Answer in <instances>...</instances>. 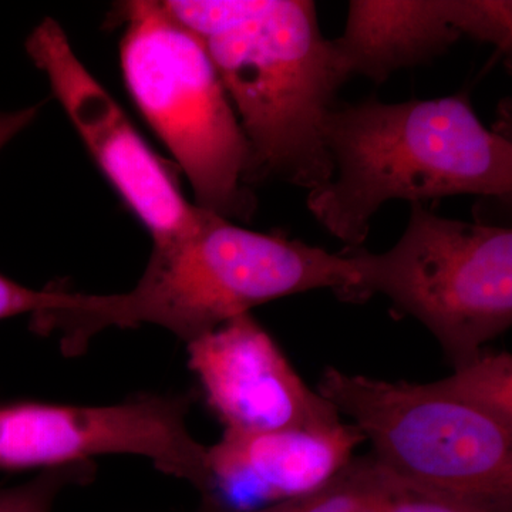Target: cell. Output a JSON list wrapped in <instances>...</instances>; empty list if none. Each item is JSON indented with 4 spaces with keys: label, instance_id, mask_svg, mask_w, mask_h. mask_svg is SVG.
I'll list each match as a JSON object with an SVG mask.
<instances>
[{
    "label": "cell",
    "instance_id": "1",
    "mask_svg": "<svg viewBox=\"0 0 512 512\" xmlns=\"http://www.w3.org/2000/svg\"><path fill=\"white\" fill-rule=\"evenodd\" d=\"M200 39L251 148L248 184L318 190L332 180L325 124L345 84L306 0H168Z\"/></svg>",
    "mask_w": 512,
    "mask_h": 512
},
{
    "label": "cell",
    "instance_id": "2",
    "mask_svg": "<svg viewBox=\"0 0 512 512\" xmlns=\"http://www.w3.org/2000/svg\"><path fill=\"white\" fill-rule=\"evenodd\" d=\"M325 146L332 180L309 192L308 208L349 248L366 241L370 221L387 201L511 195V141L485 127L463 94L336 103Z\"/></svg>",
    "mask_w": 512,
    "mask_h": 512
},
{
    "label": "cell",
    "instance_id": "3",
    "mask_svg": "<svg viewBox=\"0 0 512 512\" xmlns=\"http://www.w3.org/2000/svg\"><path fill=\"white\" fill-rule=\"evenodd\" d=\"M357 282L350 251L332 254L298 239L238 227L211 212L195 234L153 249L131 291L83 293L72 311L46 316L43 332H62L69 355L111 326H160L188 343L285 296L330 289L349 301Z\"/></svg>",
    "mask_w": 512,
    "mask_h": 512
},
{
    "label": "cell",
    "instance_id": "4",
    "mask_svg": "<svg viewBox=\"0 0 512 512\" xmlns=\"http://www.w3.org/2000/svg\"><path fill=\"white\" fill-rule=\"evenodd\" d=\"M316 390L393 476L487 512H512V423L477 406L450 377L389 382L326 367Z\"/></svg>",
    "mask_w": 512,
    "mask_h": 512
},
{
    "label": "cell",
    "instance_id": "5",
    "mask_svg": "<svg viewBox=\"0 0 512 512\" xmlns=\"http://www.w3.org/2000/svg\"><path fill=\"white\" fill-rule=\"evenodd\" d=\"M121 69L134 103L184 171L197 207L248 220L251 148L200 39L163 2L123 6Z\"/></svg>",
    "mask_w": 512,
    "mask_h": 512
},
{
    "label": "cell",
    "instance_id": "6",
    "mask_svg": "<svg viewBox=\"0 0 512 512\" xmlns=\"http://www.w3.org/2000/svg\"><path fill=\"white\" fill-rule=\"evenodd\" d=\"M349 251L359 274L349 301L386 296L429 330L453 367L511 328V228L450 220L414 202L393 248Z\"/></svg>",
    "mask_w": 512,
    "mask_h": 512
},
{
    "label": "cell",
    "instance_id": "7",
    "mask_svg": "<svg viewBox=\"0 0 512 512\" xmlns=\"http://www.w3.org/2000/svg\"><path fill=\"white\" fill-rule=\"evenodd\" d=\"M190 404L174 394H141L109 406L0 404V468L45 471L130 454L187 481L205 498L208 447L188 429Z\"/></svg>",
    "mask_w": 512,
    "mask_h": 512
},
{
    "label": "cell",
    "instance_id": "8",
    "mask_svg": "<svg viewBox=\"0 0 512 512\" xmlns=\"http://www.w3.org/2000/svg\"><path fill=\"white\" fill-rule=\"evenodd\" d=\"M26 50L100 170L150 232L153 249L195 234L211 211L185 200L170 167L77 57L59 23L43 20L26 40Z\"/></svg>",
    "mask_w": 512,
    "mask_h": 512
},
{
    "label": "cell",
    "instance_id": "9",
    "mask_svg": "<svg viewBox=\"0 0 512 512\" xmlns=\"http://www.w3.org/2000/svg\"><path fill=\"white\" fill-rule=\"evenodd\" d=\"M187 355L224 431L259 433L342 420L251 313L191 340Z\"/></svg>",
    "mask_w": 512,
    "mask_h": 512
},
{
    "label": "cell",
    "instance_id": "10",
    "mask_svg": "<svg viewBox=\"0 0 512 512\" xmlns=\"http://www.w3.org/2000/svg\"><path fill=\"white\" fill-rule=\"evenodd\" d=\"M365 437L355 424L237 433L208 447L207 512H245L318 490L338 476Z\"/></svg>",
    "mask_w": 512,
    "mask_h": 512
},
{
    "label": "cell",
    "instance_id": "11",
    "mask_svg": "<svg viewBox=\"0 0 512 512\" xmlns=\"http://www.w3.org/2000/svg\"><path fill=\"white\" fill-rule=\"evenodd\" d=\"M461 37L453 0H352L342 36L330 43L345 82L357 74L383 83L433 62Z\"/></svg>",
    "mask_w": 512,
    "mask_h": 512
},
{
    "label": "cell",
    "instance_id": "12",
    "mask_svg": "<svg viewBox=\"0 0 512 512\" xmlns=\"http://www.w3.org/2000/svg\"><path fill=\"white\" fill-rule=\"evenodd\" d=\"M245 512H387L386 473L372 454L356 456L318 490Z\"/></svg>",
    "mask_w": 512,
    "mask_h": 512
},
{
    "label": "cell",
    "instance_id": "13",
    "mask_svg": "<svg viewBox=\"0 0 512 512\" xmlns=\"http://www.w3.org/2000/svg\"><path fill=\"white\" fill-rule=\"evenodd\" d=\"M451 382L477 406L512 423V357L508 352H481L454 367Z\"/></svg>",
    "mask_w": 512,
    "mask_h": 512
},
{
    "label": "cell",
    "instance_id": "14",
    "mask_svg": "<svg viewBox=\"0 0 512 512\" xmlns=\"http://www.w3.org/2000/svg\"><path fill=\"white\" fill-rule=\"evenodd\" d=\"M93 463L73 464L40 471L28 483L12 488H0V512H52L56 498L70 485L93 481Z\"/></svg>",
    "mask_w": 512,
    "mask_h": 512
},
{
    "label": "cell",
    "instance_id": "15",
    "mask_svg": "<svg viewBox=\"0 0 512 512\" xmlns=\"http://www.w3.org/2000/svg\"><path fill=\"white\" fill-rule=\"evenodd\" d=\"M454 25L461 36L510 52L512 3L507 0H453Z\"/></svg>",
    "mask_w": 512,
    "mask_h": 512
},
{
    "label": "cell",
    "instance_id": "16",
    "mask_svg": "<svg viewBox=\"0 0 512 512\" xmlns=\"http://www.w3.org/2000/svg\"><path fill=\"white\" fill-rule=\"evenodd\" d=\"M384 473L387 512H487L453 495L404 481L387 470Z\"/></svg>",
    "mask_w": 512,
    "mask_h": 512
},
{
    "label": "cell",
    "instance_id": "17",
    "mask_svg": "<svg viewBox=\"0 0 512 512\" xmlns=\"http://www.w3.org/2000/svg\"><path fill=\"white\" fill-rule=\"evenodd\" d=\"M76 293L64 291H36L0 274V320L13 316L40 315L69 309Z\"/></svg>",
    "mask_w": 512,
    "mask_h": 512
},
{
    "label": "cell",
    "instance_id": "18",
    "mask_svg": "<svg viewBox=\"0 0 512 512\" xmlns=\"http://www.w3.org/2000/svg\"><path fill=\"white\" fill-rule=\"evenodd\" d=\"M37 114V107H28L16 111H0V150L20 131L32 123Z\"/></svg>",
    "mask_w": 512,
    "mask_h": 512
}]
</instances>
